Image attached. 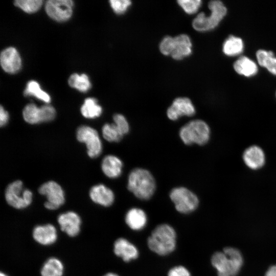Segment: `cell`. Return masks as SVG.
Instances as JSON below:
<instances>
[{
    "instance_id": "cell-1",
    "label": "cell",
    "mask_w": 276,
    "mask_h": 276,
    "mask_svg": "<svg viewBox=\"0 0 276 276\" xmlns=\"http://www.w3.org/2000/svg\"><path fill=\"white\" fill-rule=\"evenodd\" d=\"M211 263L217 270L218 276H235L242 267L243 258L237 249L227 247L223 252L214 254Z\"/></svg>"
},
{
    "instance_id": "cell-2",
    "label": "cell",
    "mask_w": 276,
    "mask_h": 276,
    "mask_svg": "<svg viewBox=\"0 0 276 276\" xmlns=\"http://www.w3.org/2000/svg\"><path fill=\"white\" fill-rule=\"evenodd\" d=\"M127 188L138 198L148 200L155 192V179L148 170L136 168L132 170L129 175Z\"/></svg>"
},
{
    "instance_id": "cell-3",
    "label": "cell",
    "mask_w": 276,
    "mask_h": 276,
    "mask_svg": "<svg viewBox=\"0 0 276 276\" xmlns=\"http://www.w3.org/2000/svg\"><path fill=\"white\" fill-rule=\"evenodd\" d=\"M176 238V233L173 228L168 224H163L153 231L148 239V245L152 251L165 256L174 250Z\"/></svg>"
},
{
    "instance_id": "cell-4",
    "label": "cell",
    "mask_w": 276,
    "mask_h": 276,
    "mask_svg": "<svg viewBox=\"0 0 276 276\" xmlns=\"http://www.w3.org/2000/svg\"><path fill=\"white\" fill-rule=\"evenodd\" d=\"M208 6L211 10L209 16L201 12L193 21V27L197 31L204 32L214 29L226 14V8L220 1H210Z\"/></svg>"
},
{
    "instance_id": "cell-5",
    "label": "cell",
    "mask_w": 276,
    "mask_h": 276,
    "mask_svg": "<svg viewBox=\"0 0 276 276\" xmlns=\"http://www.w3.org/2000/svg\"><path fill=\"white\" fill-rule=\"evenodd\" d=\"M210 129L208 125L203 121H191L180 129L179 136L184 144L190 145L196 144L203 145L210 138Z\"/></svg>"
},
{
    "instance_id": "cell-6",
    "label": "cell",
    "mask_w": 276,
    "mask_h": 276,
    "mask_svg": "<svg viewBox=\"0 0 276 276\" xmlns=\"http://www.w3.org/2000/svg\"><path fill=\"white\" fill-rule=\"evenodd\" d=\"M33 194L29 189H24L20 180H16L9 184L5 191V199L8 204L17 209L28 207L32 202Z\"/></svg>"
},
{
    "instance_id": "cell-7",
    "label": "cell",
    "mask_w": 276,
    "mask_h": 276,
    "mask_svg": "<svg viewBox=\"0 0 276 276\" xmlns=\"http://www.w3.org/2000/svg\"><path fill=\"white\" fill-rule=\"evenodd\" d=\"M170 198L176 210L181 213L187 214L194 211L199 204L197 196L185 187L172 189L170 193Z\"/></svg>"
},
{
    "instance_id": "cell-8",
    "label": "cell",
    "mask_w": 276,
    "mask_h": 276,
    "mask_svg": "<svg viewBox=\"0 0 276 276\" xmlns=\"http://www.w3.org/2000/svg\"><path fill=\"white\" fill-rule=\"evenodd\" d=\"M77 140L84 143L87 147V153L91 158H96L102 152V144L99 134L94 128L82 125L76 132Z\"/></svg>"
},
{
    "instance_id": "cell-9",
    "label": "cell",
    "mask_w": 276,
    "mask_h": 276,
    "mask_svg": "<svg viewBox=\"0 0 276 276\" xmlns=\"http://www.w3.org/2000/svg\"><path fill=\"white\" fill-rule=\"evenodd\" d=\"M39 193L46 196L47 201L44 206L50 210L58 209L65 202V195L61 187L54 181L42 184L38 189Z\"/></svg>"
},
{
    "instance_id": "cell-10",
    "label": "cell",
    "mask_w": 276,
    "mask_h": 276,
    "mask_svg": "<svg viewBox=\"0 0 276 276\" xmlns=\"http://www.w3.org/2000/svg\"><path fill=\"white\" fill-rule=\"evenodd\" d=\"M73 2L71 0H49L45 4V11L52 19L58 21L68 19L72 14Z\"/></svg>"
},
{
    "instance_id": "cell-11",
    "label": "cell",
    "mask_w": 276,
    "mask_h": 276,
    "mask_svg": "<svg viewBox=\"0 0 276 276\" xmlns=\"http://www.w3.org/2000/svg\"><path fill=\"white\" fill-rule=\"evenodd\" d=\"M195 113V109L191 101L184 97L175 99L167 111L168 118L173 121L182 116H192Z\"/></svg>"
},
{
    "instance_id": "cell-12",
    "label": "cell",
    "mask_w": 276,
    "mask_h": 276,
    "mask_svg": "<svg viewBox=\"0 0 276 276\" xmlns=\"http://www.w3.org/2000/svg\"><path fill=\"white\" fill-rule=\"evenodd\" d=\"M58 222L61 229L68 236H76L80 232L81 219L76 213L68 211L58 217Z\"/></svg>"
},
{
    "instance_id": "cell-13",
    "label": "cell",
    "mask_w": 276,
    "mask_h": 276,
    "mask_svg": "<svg viewBox=\"0 0 276 276\" xmlns=\"http://www.w3.org/2000/svg\"><path fill=\"white\" fill-rule=\"evenodd\" d=\"M0 60L3 69L7 73H17L21 67L20 57L14 48L10 47L3 50L1 54Z\"/></svg>"
},
{
    "instance_id": "cell-14",
    "label": "cell",
    "mask_w": 276,
    "mask_h": 276,
    "mask_svg": "<svg viewBox=\"0 0 276 276\" xmlns=\"http://www.w3.org/2000/svg\"><path fill=\"white\" fill-rule=\"evenodd\" d=\"M34 239L42 245H50L54 243L57 239L55 227L51 224L36 226L32 233Z\"/></svg>"
},
{
    "instance_id": "cell-15",
    "label": "cell",
    "mask_w": 276,
    "mask_h": 276,
    "mask_svg": "<svg viewBox=\"0 0 276 276\" xmlns=\"http://www.w3.org/2000/svg\"><path fill=\"white\" fill-rule=\"evenodd\" d=\"M89 196L93 202L105 207L111 205L114 200L112 191L103 184L93 186L89 191Z\"/></svg>"
},
{
    "instance_id": "cell-16",
    "label": "cell",
    "mask_w": 276,
    "mask_h": 276,
    "mask_svg": "<svg viewBox=\"0 0 276 276\" xmlns=\"http://www.w3.org/2000/svg\"><path fill=\"white\" fill-rule=\"evenodd\" d=\"M113 249L114 254L125 262L135 259L139 255L136 247L123 238H119L115 241Z\"/></svg>"
},
{
    "instance_id": "cell-17",
    "label": "cell",
    "mask_w": 276,
    "mask_h": 276,
    "mask_svg": "<svg viewBox=\"0 0 276 276\" xmlns=\"http://www.w3.org/2000/svg\"><path fill=\"white\" fill-rule=\"evenodd\" d=\"M243 159L248 167L252 169H258L264 164L265 157L263 150L260 147L252 146L245 150Z\"/></svg>"
},
{
    "instance_id": "cell-18",
    "label": "cell",
    "mask_w": 276,
    "mask_h": 276,
    "mask_svg": "<svg viewBox=\"0 0 276 276\" xmlns=\"http://www.w3.org/2000/svg\"><path fill=\"white\" fill-rule=\"evenodd\" d=\"M174 38V46L171 56L177 60H181L192 53V44L186 34H180Z\"/></svg>"
},
{
    "instance_id": "cell-19",
    "label": "cell",
    "mask_w": 276,
    "mask_h": 276,
    "mask_svg": "<svg viewBox=\"0 0 276 276\" xmlns=\"http://www.w3.org/2000/svg\"><path fill=\"white\" fill-rule=\"evenodd\" d=\"M123 163L117 156L108 155L104 157L101 164V169L104 174L110 178L120 176L122 172Z\"/></svg>"
},
{
    "instance_id": "cell-20",
    "label": "cell",
    "mask_w": 276,
    "mask_h": 276,
    "mask_svg": "<svg viewBox=\"0 0 276 276\" xmlns=\"http://www.w3.org/2000/svg\"><path fill=\"white\" fill-rule=\"evenodd\" d=\"M147 221V216L145 212L141 209L132 208L125 216V222L132 229L139 231L143 229Z\"/></svg>"
},
{
    "instance_id": "cell-21",
    "label": "cell",
    "mask_w": 276,
    "mask_h": 276,
    "mask_svg": "<svg viewBox=\"0 0 276 276\" xmlns=\"http://www.w3.org/2000/svg\"><path fill=\"white\" fill-rule=\"evenodd\" d=\"M234 68L239 74L245 77H252L258 72L256 63L246 56H241L234 63Z\"/></svg>"
},
{
    "instance_id": "cell-22",
    "label": "cell",
    "mask_w": 276,
    "mask_h": 276,
    "mask_svg": "<svg viewBox=\"0 0 276 276\" xmlns=\"http://www.w3.org/2000/svg\"><path fill=\"white\" fill-rule=\"evenodd\" d=\"M244 49V43L240 37L230 35L224 41L222 45L223 53L228 56H235L241 54Z\"/></svg>"
},
{
    "instance_id": "cell-23",
    "label": "cell",
    "mask_w": 276,
    "mask_h": 276,
    "mask_svg": "<svg viewBox=\"0 0 276 276\" xmlns=\"http://www.w3.org/2000/svg\"><path fill=\"white\" fill-rule=\"evenodd\" d=\"M63 265L58 259L52 257L48 259L41 269V276H62Z\"/></svg>"
},
{
    "instance_id": "cell-24",
    "label": "cell",
    "mask_w": 276,
    "mask_h": 276,
    "mask_svg": "<svg viewBox=\"0 0 276 276\" xmlns=\"http://www.w3.org/2000/svg\"><path fill=\"white\" fill-rule=\"evenodd\" d=\"M256 57L260 65L276 75V57L272 52L259 50L256 53Z\"/></svg>"
},
{
    "instance_id": "cell-25",
    "label": "cell",
    "mask_w": 276,
    "mask_h": 276,
    "mask_svg": "<svg viewBox=\"0 0 276 276\" xmlns=\"http://www.w3.org/2000/svg\"><path fill=\"white\" fill-rule=\"evenodd\" d=\"M81 112L86 118L94 119L101 114L102 108L98 104L95 99L88 98L85 100L84 104L81 106Z\"/></svg>"
},
{
    "instance_id": "cell-26",
    "label": "cell",
    "mask_w": 276,
    "mask_h": 276,
    "mask_svg": "<svg viewBox=\"0 0 276 276\" xmlns=\"http://www.w3.org/2000/svg\"><path fill=\"white\" fill-rule=\"evenodd\" d=\"M25 121L31 124H36L42 122L41 108L34 104H29L25 106L22 111Z\"/></svg>"
},
{
    "instance_id": "cell-27",
    "label": "cell",
    "mask_w": 276,
    "mask_h": 276,
    "mask_svg": "<svg viewBox=\"0 0 276 276\" xmlns=\"http://www.w3.org/2000/svg\"><path fill=\"white\" fill-rule=\"evenodd\" d=\"M24 95L25 96H33L46 103L50 102L51 100L50 96L43 91L40 88L39 84L35 81H30L28 83L24 91Z\"/></svg>"
},
{
    "instance_id": "cell-28",
    "label": "cell",
    "mask_w": 276,
    "mask_h": 276,
    "mask_svg": "<svg viewBox=\"0 0 276 276\" xmlns=\"http://www.w3.org/2000/svg\"><path fill=\"white\" fill-rule=\"evenodd\" d=\"M68 84L71 87L82 92L87 91L91 86L88 78L85 74L80 76L77 74L72 75L69 78Z\"/></svg>"
},
{
    "instance_id": "cell-29",
    "label": "cell",
    "mask_w": 276,
    "mask_h": 276,
    "mask_svg": "<svg viewBox=\"0 0 276 276\" xmlns=\"http://www.w3.org/2000/svg\"><path fill=\"white\" fill-rule=\"evenodd\" d=\"M102 131L103 137L109 142H118L123 136L114 124H105Z\"/></svg>"
},
{
    "instance_id": "cell-30",
    "label": "cell",
    "mask_w": 276,
    "mask_h": 276,
    "mask_svg": "<svg viewBox=\"0 0 276 276\" xmlns=\"http://www.w3.org/2000/svg\"><path fill=\"white\" fill-rule=\"evenodd\" d=\"M42 2L41 0H17L14 5L27 13H33L40 8Z\"/></svg>"
},
{
    "instance_id": "cell-31",
    "label": "cell",
    "mask_w": 276,
    "mask_h": 276,
    "mask_svg": "<svg viewBox=\"0 0 276 276\" xmlns=\"http://www.w3.org/2000/svg\"><path fill=\"white\" fill-rule=\"evenodd\" d=\"M177 3L185 12L189 14L196 13L201 5L200 0H179Z\"/></svg>"
},
{
    "instance_id": "cell-32",
    "label": "cell",
    "mask_w": 276,
    "mask_h": 276,
    "mask_svg": "<svg viewBox=\"0 0 276 276\" xmlns=\"http://www.w3.org/2000/svg\"><path fill=\"white\" fill-rule=\"evenodd\" d=\"M114 124L123 135L126 134L129 130V124L125 117L121 114H116L113 117Z\"/></svg>"
},
{
    "instance_id": "cell-33",
    "label": "cell",
    "mask_w": 276,
    "mask_h": 276,
    "mask_svg": "<svg viewBox=\"0 0 276 276\" xmlns=\"http://www.w3.org/2000/svg\"><path fill=\"white\" fill-rule=\"evenodd\" d=\"M174 46V38L171 36L165 37L159 44L160 52L165 55H171Z\"/></svg>"
},
{
    "instance_id": "cell-34",
    "label": "cell",
    "mask_w": 276,
    "mask_h": 276,
    "mask_svg": "<svg viewBox=\"0 0 276 276\" xmlns=\"http://www.w3.org/2000/svg\"><path fill=\"white\" fill-rule=\"evenodd\" d=\"M110 6L115 13L121 14L125 13L131 4L129 0H111Z\"/></svg>"
},
{
    "instance_id": "cell-35",
    "label": "cell",
    "mask_w": 276,
    "mask_h": 276,
    "mask_svg": "<svg viewBox=\"0 0 276 276\" xmlns=\"http://www.w3.org/2000/svg\"><path fill=\"white\" fill-rule=\"evenodd\" d=\"M40 108L42 122H47L54 119L56 111L53 107L51 105H43Z\"/></svg>"
},
{
    "instance_id": "cell-36",
    "label": "cell",
    "mask_w": 276,
    "mask_h": 276,
    "mask_svg": "<svg viewBox=\"0 0 276 276\" xmlns=\"http://www.w3.org/2000/svg\"><path fill=\"white\" fill-rule=\"evenodd\" d=\"M168 276H191L189 270L182 266H175L171 269Z\"/></svg>"
},
{
    "instance_id": "cell-37",
    "label": "cell",
    "mask_w": 276,
    "mask_h": 276,
    "mask_svg": "<svg viewBox=\"0 0 276 276\" xmlns=\"http://www.w3.org/2000/svg\"><path fill=\"white\" fill-rule=\"evenodd\" d=\"M9 120V114L4 109L2 106L0 108V125L1 127L5 126L8 123Z\"/></svg>"
},
{
    "instance_id": "cell-38",
    "label": "cell",
    "mask_w": 276,
    "mask_h": 276,
    "mask_svg": "<svg viewBox=\"0 0 276 276\" xmlns=\"http://www.w3.org/2000/svg\"><path fill=\"white\" fill-rule=\"evenodd\" d=\"M265 276H276V265L271 266L266 271Z\"/></svg>"
},
{
    "instance_id": "cell-39",
    "label": "cell",
    "mask_w": 276,
    "mask_h": 276,
    "mask_svg": "<svg viewBox=\"0 0 276 276\" xmlns=\"http://www.w3.org/2000/svg\"><path fill=\"white\" fill-rule=\"evenodd\" d=\"M103 276H119V275L116 273L110 272V273L105 274Z\"/></svg>"
},
{
    "instance_id": "cell-40",
    "label": "cell",
    "mask_w": 276,
    "mask_h": 276,
    "mask_svg": "<svg viewBox=\"0 0 276 276\" xmlns=\"http://www.w3.org/2000/svg\"><path fill=\"white\" fill-rule=\"evenodd\" d=\"M0 276H8V275L5 273L1 272Z\"/></svg>"
},
{
    "instance_id": "cell-41",
    "label": "cell",
    "mask_w": 276,
    "mask_h": 276,
    "mask_svg": "<svg viewBox=\"0 0 276 276\" xmlns=\"http://www.w3.org/2000/svg\"><path fill=\"white\" fill-rule=\"evenodd\" d=\"M275 96H276V93H275Z\"/></svg>"
}]
</instances>
